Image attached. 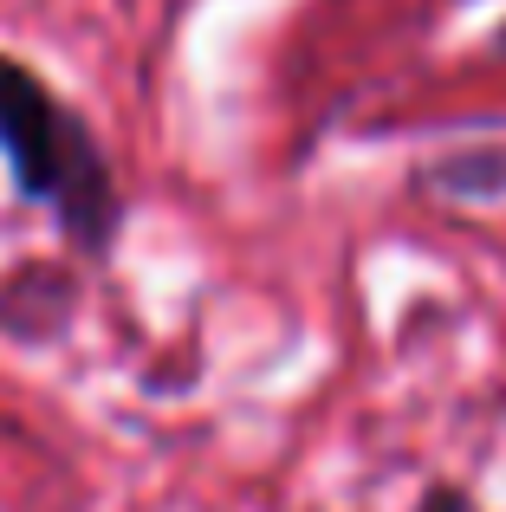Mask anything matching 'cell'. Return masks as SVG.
Listing matches in <instances>:
<instances>
[{
    "label": "cell",
    "instance_id": "3957f363",
    "mask_svg": "<svg viewBox=\"0 0 506 512\" xmlns=\"http://www.w3.org/2000/svg\"><path fill=\"white\" fill-rule=\"evenodd\" d=\"M416 512H468V493H461V487H429Z\"/></svg>",
    "mask_w": 506,
    "mask_h": 512
},
{
    "label": "cell",
    "instance_id": "6da1fadb",
    "mask_svg": "<svg viewBox=\"0 0 506 512\" xmlns=\"http://www.w3.org/2000/svg\"><path fill=\"white\" fill-rule=\"evenodd\" d=\"M0 163L26 208H39L59 240L85 260H111L130 221L124 182L111 169L98 124L20 52H0Z\"/></svg>",
    "mask_w": 506,
    "mask_h": 512
},
{
    "label": "cell",
    "instance_id": "7a4b0ae2",
    "mask_svg": "<svg viewBox=\"0 0 506 512\" xmlns=\"http://www.w3.org/2000/svg\"><path fill=\"white\" fill-rule=\"evenodd\" d=\"M422 188H448V195L487 201L506 188V150H468V156H442L422 169Z\"/></svg>",
    "mask_w": 506,
    "mask_h": 512
}]
</instances>
